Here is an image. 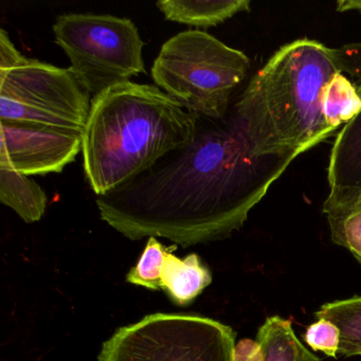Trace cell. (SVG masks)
<instances>
[{
  "label": "cell",
  "mask_w": 361,
  "mask_h": 361,
  "mask_svg": "<svg viewBox=\"0 0 361 361\" xmlns=\"http://www.w3.org/2000/svg\"><path fill=\"white\" fill-rule=\"evenodd\" d=\"M295 156L257 155L230 116H197L193 140L97 196L101 219L130 240L189 247L231 235Z\"/></svg>",
  "instance_id": "1"
},
{
  "label": "cell",
  "mask_w": 361,
  "mask_h": 361,
  "mask_svg": "<svg viewBox=\"0 0 361 361\" xmlns=\"http://www.w3.org/2000/svg\"><path fill=\"white\" fill-rule=\"evenodd\" d=\"M348 66L341 49L303 39L283 46L255 73L230 114L257 155L299 156L331 134L327 84Z\"/></svg>",
  "instance_id": "2"
},
{
  "label": "cell",
  "mask_w": 361,
  "mask_h": 361,
  "mask_svg": "<svg viewBox=\"0 0 361 361\" xmlns=\"http://www.w3.org/2000/svg\"><path fill=\"white\" fill-rule=\"evenodd\" d=\"M197 115L156 85L126 82L94 97L82 136L83 168L102 196L193 140Z\"/></svg>",
  "instance_id": "3"
},
{
  "label": "cell",
  "mask_w": 361,
  "mask_h": 361,
  "mask_svg": "<svg viewBox=\"0 0 361 361\" xmlns=\"http://www.w3.org/2000/svg\"><path fill=\"white\" fill-rule=\"evenodd\" d=\"M250 60L200 30H188L164 44L152 67L156 86L200 117L221 120L244 81Z\"/></svg>",
  "instance_id": "4"
},
{
  "label": "cell",
  "mask_w": 361,
  "mask_h": 361,
  "mask_svg": "<svg viewBox=\"0 0 361 361\" xmlns=\"http://www.w3.org/2000/svg\"><path fill=\"white\" fill-rule=\"evenodd\" d=\"M54 32L71 60L69 69L94 98L145 73V43L128 18L64 14L56 18Z\"/></svg>",
  "instance_id": "5"
},
{
  "label": "cell",
  "mask_w": 361,
  "mask_h": 361,
  "mask_svg": "<svg viewBox=\"0 0 361 361\" xmlns=\"http://www.w3.org/2000/svg\"><path fill=\"white\" fill-rule=\"evenodd\" d=\"M235 344L233 329L213 319L154 314L117 329L99 361H234Z\"/></svg>",
  "instance_id": "6"
},
{
  "label": "cell",
  "mask_w": 361,
  "mask_h": 361,
  "mask_svg": "<svg viewBox=\"0 0 361 361\" xmlns=\"http://www.w3.org/2000/svg\"><path fill=\"white\" fill-rule=\"evenodd\" d=\"M90 94L71 69L37 60L0 71V121L83 133Z\"/></svg>",
  "instance_id": "7"
},
{
  "label": "cell",
  "mask_w": 361,
  "mask_h": 361,
  "mask_svg": "<svg viewBox=\"0 0 361 361\" xmlns=\"http://www.w3.org/2000/svg\"><path fill=\"white\" fill-rule=\"evenodd\" d=\"M0 168L26 176L61 173L82 152L83 133L0 121Z\"/></svg>",
  "instance_id": "8"
},
{
  "label": "cell",
  "mask_w": 361,
  "mask_h": 361,
  "mask_svg": "<svg viewBox=\"0 0 361 361\" xmlns=\"http://www.w3.org/2000/svg\"><path fill=\"white\" fill-rule=\"evenodd\" d=\"M329 195L323 209L361 200V111L342 128L329 158Z\"/></svg>",
  "instance_id": "9"
},
{
  "label": "cell",
  "mask_w": 361,
  "mask_h": 361,
  "mask_svg": "<svg viewBox=\"0 0 361 361\" xmlns=\"http://www.w3.org/2000/svg\"><path fill=\"white\" fill-rule=\"evenodd\" d=\"M176 246L168 248L160 271L159 289L177 305L191 303L212 282V274L195 253L179 259L173 255Z\"/></svg>",
  "instance_id": "10"
},
{
  "label": "cell",
  "mask_w": 361,
  "mask_h": 361,
  "mask_svg": "<svg viewBox=\"0 0 361 361\" xmlns=\"http://www.w3.org/2000/svg\"><path fill=\"white\" fill-rule=\"evenodd\" d=\"M157 7L166 20L206 29L219 26L240 12L249 11L250 3L248 0H160Z\"/></svg>",
  "instance_id": "11"
},
{
  "label": "cell",
  "mask_w": 361,
  "mask_h": 361,
  "mask_svg": "<svg viewBox=\"0 0 361 361\" xmlns=\"http://www.w3.org/2000/svg\"><path fill=\"white\" fill-rule=\"evenodd\" d=\"M0 200L29 224L39 221L47 207V195L39 183L7 168H0Z\"/></svg>",
  "instance_id": "12"
},
{
  "label": "cell",
  "mask_w": 361,
  "mask_h": 361,
  "mask_svg": "<svg viewBox=\"0 0 361 361\" xmlns=\"http://www.w3.org/2000/svg\"><path fill=\"white\" fill-rule=\"evenodd\" d=\"M263 348L264 361H322L301 343L291 321L280 316L266 319L257 335Z\"/></svg>",
  "instance_id": "13"
},
{
  "label": "cell",
  "mask_w": 361,
  "mask_h": 361,
  "mask_svg": "<svg viewBox=\"0 0 361 361\" xmlns=\"http://www.w3.org/2000/svg\"><path fill=\"white\" fill-rule=\"evenodd\" d=\"M314 314L317 318L331 321L339 329L338 354L361 356V297L323 304Z\"/></svg>",
  "instance_id": "14"
},
{
  "label": "cell",
  "mask_w": 361,
  "mask_h": 361,
  "mask_svg": "<svg viewBox=\"0 0 361 361\" xmlns=\"http://www.w3.org/2000/svg\"><path fill=\"white\" fill-rule=\"evenodd\" d=\"M345 73H339L327 84L323 98V115L331 133L345 126L361 111L358 86Z\"/></svg>",
  "instance_id": "15"
},
{
  "label": "cell",
  "mask_w": 361,
  "mask_h": 361,
  "mask_svg": "<svg viewBox=\"0 0 361 361\" xmlns=\"http://www.w3.org/2000/svg\"><path fill=\"white\" fill-rule=\"evenodd\" d=\"M331 240L348 249L361 264V200L344 206L323 209Z\"/></svg>",
  "instance_id": "16"
},
{
  "label": "cell",
  "mask_w": 361,
  "mask_h": 361,
  "mask_svg": "<svg viewBox=\"0 0 361 361\" xmlns=\"http://www.w3.org/2000/svg\"><path fill=\"white\" fill-rule=\"evenodd\" d=\"M166 250L168 248L160 244L155 238H149L140 259L126 276L128 282L158 290L160 271H161Z\"/></svg>",
  "instance_id": "17"
},
{
  "label": "cell",
  "mask_w": 361,
  "mask_h": 361,
  "mask_svg": "<svg viewBox=\"0 0 361 361\" xmlns=\"http://www.w3.org/2000/svg\"><path fill=\"white\" fill-rule=\"evenodd\" d=\"M304 340L314 350L337 358L340 344V331L333 322L319 319L306 329Z\"/></svg>",
  "instance_id": "18"
},
{
  "label": "cell",
  "mask_w": 361,
  "mask_h": 361,
  "mask_svg": "<svg viewBox=\"0 0 361 361\" xmlns=\"http://www.w3.org/2000/svg\"><path fill=\"white\" fill-rule=\"evenodd\" d=\"M29 59L23 56L10 39L5 30L0 31V71L18 68L28 63Z\"/></svg>",
  "instance_id": "19"
},
{
  "label": "cell",
  "mask_w": 361,
  "mask_h": 361,
  "mask_svg": "<svg viewBox=\"0 0 361 361\" xmlns=\"http://www.w3.org/2000/svg\"><path fill=\"white\" fill-rule=\"evenodd\" d=\"M233 359L234 361H264L265 354L257 340L243 339L235 344Z\"/></svg>",
  "instance_id": "20"
},
{
  "label": "cell",
  "mask_w": 361,
  "mask_h": 361,
  "mask_svg": "<svg viewBox=\"0 0 361 361\" xmlns=\"http://www.w3.org/2000/svg\"><path fill=\"white\" fill-rule=\"evenodd\" d=\"M337 11L361 12V0H341L337 3Z\"/></svg>",
  "instance_id": "21"
},
{
  "label": "cell",
  "mask_w": 361,
  "mask_h": 361,
  "mask_svg": "<svg viewBox=\"0 0 361 361\" xmlns=\"http://www.w3.org/2000/svg\"><path fill=\"white\" fill-rule=\"evenodd\" d=\"M357 86H358L359 92H360L361 94V79L359 80L358 83H357Z\"/></svg>",
  "instance_id": "22"
}]
</instances>
